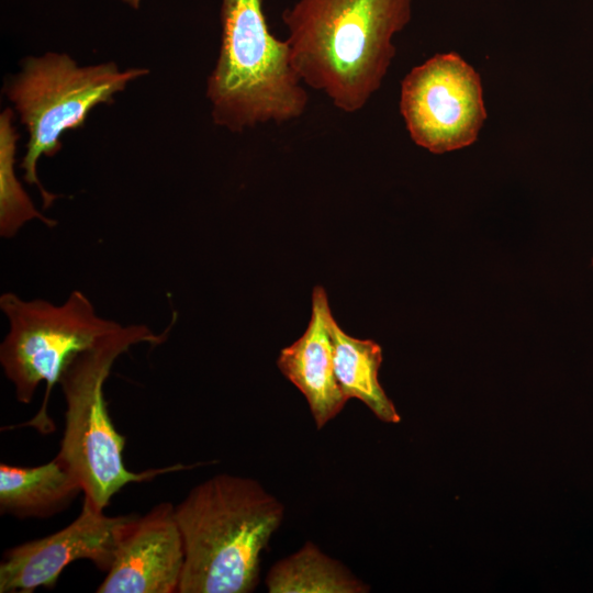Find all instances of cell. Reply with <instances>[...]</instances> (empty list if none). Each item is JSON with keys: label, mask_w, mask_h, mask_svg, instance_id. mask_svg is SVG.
<instances>
[{"label": "cell", "mask_w": 593, "mask_h": 593, "mask_svg": "<svg viewBox=\"0 0 593 593\" xmlns=\"http://www.w3.org/2000/svg\"><path fill=\"white\" fill-rule=\"evenodd\" d=\"M411 15L412 0H299L282 13L292 66L338 110L357 112L380 88Z\"/></svg>", "instance_id": "cell-1"}, {"label": "cell", "mask_w": 593, "mask_h": 593, "mask_svg": "<svg viewBox=\"0 0 593 593\" xmlns=\"http://www.w3.org/2000/svg\"><path fill=\"white\" fill-rule=\"evenodd\" d=\"M184 547L179 593H249L283 504L258 481L228 473L197 484L175 506Z\"/></svg>", "instance_id": "cell-2"}, {"label": "cell", "mask_w": 593, "mask_h": 593, "mask_svg": "<svg viewBox=\"0 0 593 593\" xmlns=\"http://www.w3.org/2000/svg\"><path fill=\"white\" fill-rule=\"evenodd\" d=\"M168 328L157 334L144 324L122 325L96 345L78 354L64 370L59 384L66 410L57 457L78 480L94 507L103 511L123 486L187 467L176 465L143 472L125 468V437L116 432L104 399V383L115 360L135 345L163 344Z\"/></svg>", "instance_id": "cell-3"}, {"label": "cell", "mask_w": 593, "mask_h": 593, "mask_svg": "<svg viewBox=\"0 0 593 593\" xmlns=\"http://www.w3.org/2000/svg\"><path fill=\"white\" fill-rule=\"evenodd\" d=\"M217 61L206 82L213 122L231 132L298 119L309 97L287 41L275 37L262 0H222Z\"/></svg>", "instance_id": "cell-4"}, {"label": "cell", "mask_w": 593, "mask_h": 593, "mask_svg": "<svg viewBox=\"0 0 593 593\" xmlns=\"http://www.w3.org/2000/svg\"><path fill=\"white\" fill-rule=\"evenodd\" d=\"M147 72L145 68L120 70L114 63L79 66L69 55L59 53L23 59L4 91L29 134L20 164L23 179L37 187L44 209L57 195L41 183L40 158L57 154L65 132L82 126L92 109L112 102L131 81Z\"/></svg>", "instance_id": "cell-5"}, {"label": "cell", "mask_w": 593, "mask_h": 593, "mask_svg": "<svg viewBox=\"0 0 593 593\" xmlns=\"http://www.w3.org/2000/svg\"><path fill=\"white\" fill-rule=\"evenodd\" d=\"M9 331L0 345V363L23 404L32 402L44 382L43 405L33 421L47 426L51 391L68 363L122 324L100 316L90 299L74 290L60 304L44 299L24 300L14 292L0 296Z\"/></svg>", "instance_id": "cell-6"}, {"label": "cell", "mask_w": 593, "mask_h": 593, "mask_svg": "<svg viewBox=\"0 0 593 593\" xmlns=\"http://www.w3.org/2000/svg\"><path fill=\"white\" fill-rule=\"evenodd\" d=\"M400 112L413 142L428 152L467 147L486 119L480 76L459 54H436L404 77Z\"/></svg>", "instance_id": "cell-7"}, {"label": "cell", "mask_w": 593, "mask_h": 593, "mask_svg": "<svg viewBox=\"0 0 593 593\" xmlns=\"http://www.w3.org/2000/svg\"><path fill=\"white\" fill-rule=\"evenodd\" d=\"M136 516L105 515L85 499L80 514L65 528L3 552L0 592L31 593L40 586L53 589L64 569L81 559L108 572L125 532Z\"/></svg>", "instance_id": "cell-8"}, {"label": "cell", "mask_w": 593, "mask_h": 593, "mask_svg": "<svg viewBox=\"0 0 593 593\" xmlns=\"http://www.w3.org/2000/svg\"><path fill=\"white\" fill-rule=\"evenodd\" d=\"M184 547L175 506L161 502L136 516L125 532L98 593H175Z\"/></svg>", "instance_id": "cell-9"}, {"label": "cell", "mask_w": 593, "mask_h": 593, "mask_svg": "<svg viewBox=\"0 0 593 593\" xmlns=\"http://www.w3.org/2000/svg\"><path fill=\"white\" fill-rule=\"evenodd\" d=\"M332 317L326 291L316 286L312 293V314L306 331L283 348L277 359L282 374L306 399L317 429L340 413L348 400L334 371L329 332Z\"/></svg>", "instance_id": "cell-10"}, {"label": "cell", "mask_w": 593, "mask_h": 593, "mask_svg": "<svg viewBox=\"0 0 593 593\" xmlns=\"http://www.w3.org/2000/svg\"><path fill=\"white\" fill-rule=\"evenodd\" d=\"M82 492L78 480L55 457L36 467L0 465V512L20 519L48 518Z\"/></svg>", "instance_id": "cell-11"}, {"label": "cell", "mask_w": 593, "mask_h": 593, "mask_svg": "<svg viewBox=\"0 0 593 593\" xmlns=\"http://www.w3.org/2000/svg\"><path fill=\"white\" fill-rule=\"evenodd\" d=\"M329 332L336 379L347 399H358L384 423H399L393 402L378 380L382 349L371 339H359L346 334L334 317Z\"/></svg>", "instance_id": "cell-12"}, {"label": "cell", "mask_w": 593, "mask_h": 593, "mask_svg": "<svg viewBox=\"0 0 593 593\" xmlns=\"http://www.w3.org/2000/svg\"><path fill=\"white\" fill-rule=\"evenodd\" d=\"M270 593H365L369 586L340 561L306 541L298 551L277 561L268 571Z\"/></svg>", "instance_id": "cell-13"}, {"label": "cell", "mask_w": 593, "mask_h": 593, "mask_svg": "<svg viewBox=\"0 0 593 593\" xmlns=\"http://www.w3.org/2000/svg\"><path fill=\"white\" fill-rule=\"evenodd\" d=\"M18 133L13 125V111L5 109L0 115V235L11 238L33 220L48 227L57 222L40 212L24 191L14 171Z\"/></svg>", "instance_id": "cell-14"}, {"label": "cell", "mask_w": 593, "mask_h": 593, "mask_svg": "<svg viewBox=\"0 0 593 593\" xmlns=\"http://www.w3.org/2000/svg\"><path fill=\"white\" fill-rule=\"evenodd\" d=\"M123 1L126 2L127 4L134 7V8H137L141 0H123Z\"/></svg>", "instance_id": "cell-15"}, {"label": "cell", "mask_w": 593, "mask_h": 593, "mask_svg": "<svg viewBox=\"0 0 593 593\" xmlns=\"http://www.w3.org/2000/svg\"><path fill=\"white\" fill-rule=\"evenodd\" d=\"M591 264H592V268H593V257H592V261H591Z\"/></svg>", "instance_id": "cell-16"}]
</instances>
